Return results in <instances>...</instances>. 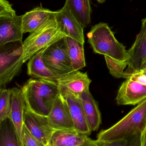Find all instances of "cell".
<instances>
[{"instance_id": "cell-24", "label": "cell", "mask_w": 146, "mask_h": 146, "mask_svg": "<svg viewBox=\"0 0 146 146\" xmlns=\"http://www.w3.org/2000/svg\"><path fill=\"white\" fill-rule=\"evenodd\" d=\"M11 110V89H0V123L9 117Z\"/></svg>"}, {"instance_id": "cell-22", "label": "cell", "mask_w": 146, "mask_h": 146, "mask_svg": "<svg viewBox=\"0 0 146 146\" xmlns=\"http://www.w3.org/2000/svg\"><path fill=\"white\" fill-rule=\"evenodd\" d=\"M0 146H21L10 119L0 123Z\"/></svg>"}, {"instance_id": "cell-2", "label": "cell", "mask_w": 146, "mask_h": 146, "mask_svg": "<svg viewBox=\"0 0 146 146\" xmlns=\"http://www.w3.org/2000/svg\"><path fill=\"white\" fill-rule=\"evenodd\" d=\"M146 128V99L137 105L121 120L97 136L99 142H111L142 135Z\"/></svg>"}, {"instance_id": "cell-21", "label": "cell", "mask_w": 146, "mask_h": 146, "mask_svg": "<svg viewBox=\"0 0 146 146\" xmlns=\"http://www.w3.org/2000/svg\"><path fill=\"white\" fill-rule=\"evenodd\" d=\"M66 39L73 71H79L86 65L84 44L69 37L66 36Z\"/></svg>"}, {"instance_id": "cell-32", "label": "cell", "mask_w": 146, "mask_h": 146, "mask_svg": "<svg viewBox=\"0 0 146 146\" xmlns=\"http://www.w3.org/2000/svg\"><path fill=\"white\" fill-rule=\"evenodd\" d=\"M145 132H146V128L145 130ZM145 132H144V133H145Z\"/></svg>"}, {"instance_id": "cell-7", "label": "cell", "mask_w": 146, "mask_h": 146, "mask_svg": "<svg viewBox=\"0 0 146 146\" xmlns=\"http://www.w3.org/2000/svg\"><path fill=\"white\" fill-rule=\"evenodd\" d=\"M43 59L45 66L58 76L74 72L69 54L66 37L45 48Z\"/></svg>"}, {"instance_id": "cell-18", "label": "cell", "mask_w": 146, "mask_h": 146, "mask_svg": "<svg viewBox=\"0 0 146 146\" xmlns=\"http://www.w3.org/2000/svg\"><path fill=\"white\" fill-rule=\"evenodd\" d=\"M44 49L40 50L29 59L27 64V74L33 78L57 82L62 77L57 75L45 66L43 59Z\"/></svg>"}, {"instance_id": "cell-16", "label": "cell", "mask_w": 146, "mask_h": 146, "mask_svg": "<svg viewBox=\"0 0 146 146\" xmlns=\"http://www.w3.org/2000/svg\"><path fill=\"white\" fill-rule=\"evenodd\" d=\"M91 82L86 73L79 71L73 72L61 77L57 83L60 86L67 88L70 92L78 97H80L82 93L89 89Z\"/></svg>"}, {"instance_id": "cell-19", "label": "cell", "mask_w": 146, "mask_h": 146, "mask_svg": "<svg viewBox=\"0 0 146 146\" xmlns=\"http://www.w3.org/2000/svg\"><path fill=\"white\" fill-rule=\"evenodd\" d=\"M64 5L83 28L87 27L91 24L92 8L90 0H66Z\"/></svg>"}, {"instance_id": "cell-14", "label": "cell", "mask_w": 146, "mask_h": 146, "mask_svg": "<svg viewBox=\"0 0 146 146\" xmlns=\"http://www.w3.org/2000/svg\"><path fill=\"white\" fill-rule=\"evenodd\" d=\"M11 89V110L9 119L15 129L21 146H24L22 141L24 117L26 104L21 89L13 88Z\"/></svg>"}, {"instance_id": "cell-31", "label": "cell", "mask_w": 146, "mask_h": 146, "mask_svg": "<svg viewBox=\"0 0 146 146\" xmlns=\"http://www.w3.org/2000/svg\"><path fill=\"white\" fill-rule=\"evenodd\" d=\"M141 72L142 74H144V75L146 76V68L143 70V71H141Z\"/></svg>"}, {"instance_id": "cell-3", "label": "cell", "mask_w": 146, "mask_h": 146, "mask_svg": "<svg viewBox=\"0 0 146 146\" xmlns=\"http://www.w3.org/2000/svg\"><path fill=\"white\" fill-rule=\"evenodd\" d=\"M87 37L94 53L120 61L128 59V50L117 40L107 23L100 22L93 26Z\"/></svg>"}, {"instance_id": "cell-10", "label": "cell", "mask_w": 146, "mask_h": 146, "mask_svg": "<svg viewBox=\"0 0 146 146\" xmlns=\"http://www.w3.org/2000/svg\"><path fill=\"white\" fill-rule=\"evenodd\" d=\"M24 125L33 136L47 146H49L55 130L51 127L47 117L36 114L26 108Z\"/></svg>"}, {"instance_id": "cell-13", "label": "cell", "mask_w": 146, "mask_h": 146, "mask_svg": "<svg viewBox=\"0 0 146 146\" xmlns=\"http://www.w3.org/2000/svg\"><path fill=\"white\" fill-rule=\"evenodd\" d=\"M55 19L66 36L84 44V28L65 5L61 9L56 11Z\"/></svg>"}, {"instance_id": "cell-17", "label": "cell", "mask_w": 146, "mask_h": 146, "mask_svg": "<svg viewBox=\"0 0 146 146\" xmlns=\"http://www.w3.org/2000/svg\"><path fill=\"white\" fill-rule=\"evenodd\" d=\"M80 99L90 129L92 132L96 131L101 123V113L97 104L89 89L81 94Z\"/></svg>"}, {"instance_id": "cell-25", "label": "cell", "mask_w": 146, "mask_h": 146, "mask_svg": "<svg viewBox=\"0 0 146 146\" xmlns=\"http://www.w3.org/2000/svg\"><path fill=\"white\" fill-rule=\"evenodd\" d=\"M97 141V146H141V135L127 139L111 142Z\"/></svg>"}, {"instance_id": "cell-11", "label": "cell", "mask_w": 146, "mask_h": 146, "mask_svg": "<svg viewBox=\"0 0 146 146\" xmlns=\"http://www.w3.org/2000/svg\"><path fill=\"white\" fill-rule=\"evenodd\" d=\"M47 117L51 127L55 131L75 129L68 106L61 93Z\"/></svg>"}, {"instance_id": "cell-6", "label": "cell", "mask_w": 146, "mask_h": 146, "mask_svg": "<svg viewBox=\"0 0 146 146\" xmlns=\"http://www.w3.org/2000/svg\"><path fill=\"white\" fill-rule=\"evenodd\" d=\"M22 15L18 16L7 0H0V46L22 42Z\"/></svg>"}, {"instance_id": "cell-8", "label": "cell", "mask_w": 146, "mask_h": 146, "mask_svg": "<svg viewBox=\"0 0 146 146\" xmlns=\"http://www.w3.org/2000/svg\"><path fill=\"white\" fill-rule=\"evenodd\" d=\"M127 68L129 74L139 72L146 68V17L141 20L139 33L136 36L133 46L128 50Z\"/></svg>"}, {"instance_id": "cell-28", "label": "cell", "mask_w": 146, "mask_h": 146, "mask_svg": "<svg viewBox=\"0 0 146 146\" xmlns=\"http://www.w3.org/2000/svg\"><path fill=\"white\" fill-rule=\"evenodd\" d=\"M70 146H97V140H93L89 138L85 142L79 145Z\"/></svg>"}, {"instance_id": "cell-12", "label": "cell", "mask_w": 146, "mask_h": 146, "mask_svg": "<svg viewBox=\"0 0 146 146\" xmlns=\"http://www.w3.org/2000/svg\"><path fill=\"white\" fill-rule=\"evenodd\" d=\"M146 99V86L131 79L121 85L116 98L118 105H135Z\"/></svg>"}, {"instance_id": "cell-9", "label": "cell", "mask_w": 146, "mask_h": 146, "mask_svg": "<svg viewBox=\"0 0 146 146\" xmlns=\"http://www.w3.org/2000/svg\"><path fill=\"white\" fill-rule=\"evenodd\" d=\"M59 86L61 95L68 106L75 129L79 133L89 136L92 131L85 115L80 97L76 96L65 87L60 85Z\"/></svg>"}, {"instance_id": "cell-5", "label": "cell", "mask_w": 146, "mask_h": 146, "mask_svg": "<svg viewBox=\"0 0 146 146\" xmlns=\"http://www.w3.org/2000/svg\"><path fill=\"white\" fill-rule=\"evenodd\" d=\"M22 42L0 46V86H4L20 72L23 63Z\"/></svg>"}, {"instance_id": "cell-27", "label": "cell", "mask_w": 146, "mask_h": 146, "mask_svg": "<svg viewBox=\"0 0 146 146\" xmlns=\"http://www.w3.org/2000/svg\"><path fill=\"white\" fill-rule=\"evenodd\" d=\"M129 79L146 86V76L141 72L132 74Z\"/></svg>"}, {"instance_id": "cell-29", "label": "cell", "mask_w": 146, "mask_h": 146, "mask_svg": "<svg viewBox=\"0 0 146 146\" xmlns=\"http://www.w3.org/2000/svg\"><path fill=\"white\" fill-rule=\"evenodd\" d=\"M141 146H146V132L141 135Z\"/></svg>"}, {"instance_id": "cell-26", "label": "cell", "mask_w": 146, "mask_h": 146, "mask_svg": "<svg viewBox=\"0 0 146 146\" xmlns=\"http://www.w3.org/2000/svg\"><path fill=\"white\" fill-rule=\"evenodd\" d=\"M22 141L24 146H47L33 136L24 125Z\"/></svg>"}, {"instance_id": "cell-30", "label": "cell", "mask_w": 146, "mask_h": 146, "mask_svg": "<svg viewBox=\"0 0 146 146\" xmlns=\"http://www.w3.org/2000/svg\"><path fill=\"white\" fill-rule=\"evenodd\" d=\"M98 2L99 3H104L105 2L106 0H97Z\"/></svg>"}, {"instance_id": "cell-15", "label": "cell", "mask_w": 146, "mask_h": 146, "mask_svg": "<svg viewBox=\"0 0 146 146\" xmlns=\"http://www.w3.org/2000/svg\"><path fill=\"white\" fill-rule=\"evenodd\" d=\"M56 11H51L40 6L36 7L22 15V30L24 33H31L38 29L42 25L55 16Z\"/></svg>"}, {"instance_id": "cell-20", "label": "cell", "mask_w": 146, "mask_h": 146, "mask_svg": "<svg viewBox=\"0 0 146 146\" xmlns=\"http://www.w3.org/2000/svg\"><path fill=\"white\" fill-rule=\"evenodd\" d=\"M88 135L74 130L56 131L51 137L49 146H70L80 145L89 139Z\"/></svg>"}, {"instance_id": "cell-1", "label": "cell", "mask_w": 146, "mask_h": 146, "mask_svg": "<svg viewBox=\"0 0 146 146\" xmlns=\"http://www.w3.org/2000/svg\"><path fill=\"white\" fill-rule=\"evenodd\" d=\"M27 110L43 116L48 117L54 103L60 94L57 82L33 78L21 88Z\"/></svg>"}, {"instance_id": "cell-4", "label": "cell", "mask_w": 146, "mask_h": 146, "mask_svg": "<svg viewBox=\"0 0 146 146\" xmlns=\"http://www.w3.org/2000/svg\"><path fill=\"white\" fill-rule=\"evenodd\" d=\"M66 36L57 23L55 16L51 18L30 33L24 41L23 62H26L40 50Z\"/></svg>"}, {"instance_id": "cell-23", "label": "cell", "mask_w": 146, "mask_h": 146, "mask_svg": "<svg viewBox=\"0 0 146 146\" xmlns=\"http://www.w3.org/2000/svg\"><path fill=\"white\" fill-rule=\"evenodd\" d=\"M105 58L109 72L113 76L116 78L126 79L130 78L132 74H128L124 71L128 66L127 61H120L107 56H105Z\"/></svg>"}]
</instances>
